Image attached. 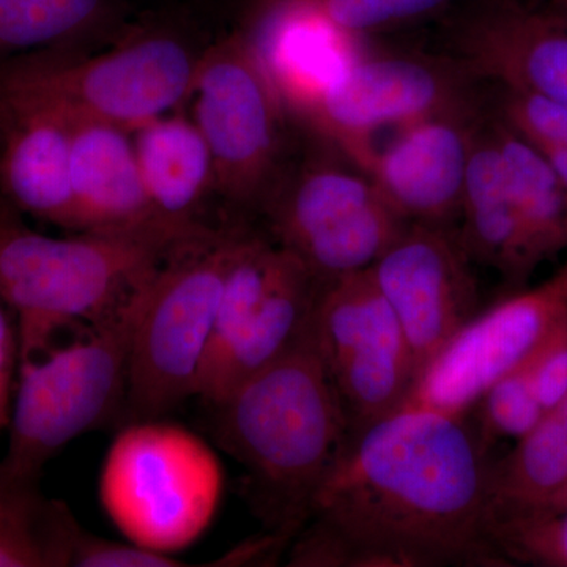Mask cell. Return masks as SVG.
Here are the masks:
<instances>
[{"mask_svg": "<svg viewBox=\"0 0 567 567\" xmlns=\"http://www.w3.org/2000/svg\"><path fill=\"white\" fill-rule=\"evenodd\" d=\"M494 458L468 416L402 406L347 432L292 567H509L488 536Z\"/></svg>", "mask_w": 567, "mask_h": 567, "instance_id": "cell-1", "label": "cell"}, {"mask_svg": "<svg viewBox=\"0 0 567 567\" xmlns=\"http://www.w3.org/2000/svg\"><path fill=\"white\" fill-rule=\"evenodd\" d=\"M210 409L216 445L244 466L254 516L289 548L349 432L312 327Z\"/></svg>", "mask_w": 567, "mask_h": 567, "instance_id": "cell-2", "label": "cell"}, {"mask_svg": "<svg viewBox=\"0 0 567 567\" xmlns=\"http://www.w3.org/2000/svg\"><path fill=\"white\" fill-rule=\"evenodd\" d=\"M177 246L130 235L48 237L0 204V300L17 320L20 357L121 316Z\"/></svg>", "mask_w": 567, "mask_h": 567, "instance_id": "cell-3", "label": "cell"}, {"mask_svg": "<svg viewBox=\"0 0 567 567\" xmlns=\"http://www.w3.org/2000/svg\"><path fill=\"white\" fill-rule=\"evenodd\" d=\"M148 286L110 322L21 354L9 447L0 462L6 472L40 480L43 466L71 440L121 425L134 331Z\"/></svg>", "mask_w": 567, "mask_h": 567, "instance_id": "cell-4", "label": "cell"}, {"mask_svg": "<svg viewBox=\"0 0 567 567\" xmlns=\"http://www.w3.org/2000/svg\"><path fill=\"white\" fill-rule=\"evenodd\" d=\"M224 494L218 454L163 420L123 424L100 472L104 513L128 543L175 557L205 535Z\"/></svg>", "mask_w": 567, "mask_h": 567, "instance_id": "cell-5", "label": "cell"}, {"mask_svg": "<svg viewBox=\"0 0 567 567\" xmlns=\"http://www.w3.org/2000/svg\"><path fill=\"white\" fill-rule=\"evenodd\" d=\"M244 230L199 235L159 265L134 331L121 425L162 420L196 398L224 282Z\"/></svg>", "mask_w": 567, "mask_h": 567, "instance_id": "cell-6", "label": "cell"}, {"mask_svg": "<svg viewBox=\"0 0 567 567\" xmlns=\"http://www.w3.org/2000/svg\"><path fill=\"white\" fill-rule=\"evenodd\" d=\"M322 145L306 162L287 164L260 215L271 240L328 282L368 270L409 221L360 164L331 142Z\"/></svg>", "mask_w": 567, "mask_h": 567, "instance_id": "cell-7", "label": "cell"}, {"mask_svg": "<svg viewBox=\"0 0 567 567\" xmlns=\"http://www.w3.org/2000/svg\"><path fill=\"white\" fill-rule=\"evenodd\" d=\"M196 65L167 35L140 37L95 58L22 59L0 70V107H44L133 133L189 100Z\"/></svg>", "mask_w": 567, "mask_h": 567, "instance_id": "cell-8", "label": "cell"}, {"mask_svg": "<svg viewBox=\"0 0 567 567\" xmlns=\"http://www.w3.org/2000/svg\"><path fill=\"white\" fill-rule=\"evenodd\" d=\"M189 100L210 147L216 193L240 210L262 212L289 164L287 107L245 32L197 59Z\"/></svg>", "mask_w": 567, "mask_h": 567, "instance_id": "cell-9", "label": "cell"}, {"mask_svg": "<svg viewBox=\"0 0 567 567\" xmlns=\"http://www.w3.org/2000/svg\"><path fill=\"white\" fill-rule=\"evenodd\" d=\"M322 282L271 238L245 229L227 271L196 398L218 404L311 330Z\"/></svg>", "mask_w": 567, "mask_h": 567, "instance_id": "cell-10", "label": "cell"}, {"mask_svg": "<svg viewBox=\"0 0 567 567\" xmlns=\"http://www.w3.org/2000/svg\"><path fill=\"white\" fill-rule=\"evenodd\" d=\"M480 82L450 55L350 54L295 114L361 166L385 126L486 110Z\"/></svg>", "mask_w": 567, "mask_h": 567, "instance_id": "cell-11", "label": "cell"}, {"mask_svg": "<svg viewBox=\"0 0 567 567\" xmlns=\"http://www.w3.org/2000/svg\"><path fill=\"white\" fill-rule=\"evenodd\" d=\"M312 333L349 431L404 406L416 382L415 361L368 270L322 282Z\"/></svg>", "mask_w": 567, "mask_h": 567, "instance_id": "cell-12", "label": "cell"}, {"mask_svg": "<svg viewBox=\"0 0 567 567\" xmlns=\"http://www.w3.org/2000/svg\"><path fill=\"white\" fill-rule=\"evenodd\" d=\"M567 312V264L546 282L477 312L417 377L404 406L470 416L488 388L527 363Z\"/></svg>", "mask_w": 567, "mask_h": 567, "instance_id": "cell-13", "label": "cell"}, {"mask_svg": "<svg viewBox=\"0 0 567 567\" xmlns=\"http://www.w3.org/2000/svg\"><path fill=\"white\" fill-rule=\"evenodd\" d=\"M457 229L409 223L368 268L416 365H425L480 312V292Z\"/></svg>", "mask_w": 567, "mask_h": 567, "instance_id": "cell-14", "label": "cell"}, {"mask_svg": "<svg viewBox=\"0 0 567 567\" xmlns=\"http://www.w3.org/2000/svg\"><path fill=\"white\" fill-rule=\"evenodd\" d=\"M447 55L477 81L535 93L567 110V24L511 0L473 7L447 32Z\"/></svg>", "mask_w": 567, "mask_h": 567, "instance_id": "cell-15", "label": "cell"}, {"mask_svg": "<svg viewBox=\"0 0 567 567\" xmlns=\"http://www.w3.org/2000/svg\"><path fill=\"white\" fill-rule=\"evenodd\" d=\"M487 110L440 115L402 126L361 167L405 221L457 229L473 132Z\"/></svg>", "mask_w": 567, "mask_h": 567, "instance_id": "cell-16", "label": "cell"}, {"mask_svg": "<svg viewBox=\"0 0 567 567\" xmlns=\"http://www.w3.org/2000/svg\"><path fill=\"white\" fill-rule=\"evenodd\" d=\"M70 122L76 233L130 235L167 245L192 240L169 233L156 218L130 130L107 122Z\"/></svg>", "mask_w": 567, "mask_h": 567, "instance_id": "cell-17", "label": "cell"}, {"mask_svg": "<svg viewBox=\"0 0 567 567\" xmlns=\"http://www.w3.org/2000/svg\"><path fill=\"white\" fill-rule=\"evenodd\" d=\"M0 188L17 212L76 230L71 183V122L32 106L0 107Z\"/></svg>", "mask_w": 567, "mask_h": 567, "instance_id": "cell-18", "label": "cell"}, {"mask_svg": "<svg viewBox=\"0 0 567 567\" xmlns=\"http://www.w3.org/2000/svg\"><path fill=\"white\" fill-rule=\"evenodd\" d=\"M457 235L473 262L495 268L518 287L539 265L492 134L491 112L473 132Z\"/></svg>", "mask_w": 567, "mask_h": 567, "instance_id": "cell-19", "label": "cell"}, {"mask_svg": "<svg viewBox=\"0 0 567 567\" xmlns=\"http://www.w3.org/2000/svg\"><path fill=\"white\" fill-rule=\"evenodd\" d=\"M133 133L142 182L159 223L181 238L210 233L199 218L216 193L215 163L196 122L164 114Z\"/></svg>", "mask_w": 567, "mask_h": 567, "instance_id": "cell-20", "label": "cell"}, {"mask_svg": "<svg viewBox=\"0 0 567 567\" xmlns=\"http://www.w3.org/2000/svg\"><path fill=\"white\" fill-rule=\"evenodd\" d=\"M567 481V398L544 413L516 446L492 462L488 525L528 516L546 505Z\"/></svg>", "mask_w": 567, "mask_h": 567, "instance_id": "cell-21", "label": "cell"}, {"mask_svg": "<svg viewBox=\"0 0 567 567\" xmlns=\"http://www.w3.org/2000/svg\"><path fill=\"white\" fill-rule=\"evenodd\" d=\"M39 481L0 466V567H71L82 525Z\"/></svg>", "mask_w": 567, "mask_h": 567, "instance_id": "cell-22", "label": "cell"}, {"mask_svg": "<svg viewBox=\"0 0 567 567\" xmlns=\"http://www.w3.org/2000/svg\"><path fill=\"white\" fill-rule=\"evenodd\" d=\"M491 130L502 155L537 262L567 249V192L532 142L491 111Z\"/></svg>", "mask_w": 567, "mask_h": 567, "instance_id": "cell-23", "label": "cell"}, {"mask_svg": "<svg viewBox=\"0 0 567 567\" xmlns=\"http://www.w3.org/2000/svg\"><path fill=\"white\" fill-rule=\"evenodd\" d=\"M106 7L107 0H0V52L74 39L102 20Z\"/></svg>", "mask_w": 567, "mask_h": 567, "instance_id": "cell-24", "label": "cell"}, {"mask_svg": "<svg viewBox=\"0 0 567 567\" xmlns=\"http://www.w3.org/2000/svg\"><path fill=\"white\" fill-rule=\"evenodd\" d=\"M346 39L405 28L436 17L457 0H292Z\"/></svg>", "mask_w": 567, "mask_h": 567, "instance_id": "cell-25", "label": "cell"}, {"mask_svg": "<svg viewBox=\"0 0 567 567\" xmlns=\"http://www.w3.org/2000/svg\"><path fill=\"white\" fill-rule=\"evenodd\" d=\"M472 413L477 434L491 450L502 440L518 442L528 435L546 413L533 386L528 361L488 388Z\"/></svg>", "mask_w": 567, "mask_h": 567, "instance_id": "cell-26", "label": "cell"}, {"mask_svg": "<svg viewBox=\"0 0 567 567\" xmlns=\"http://www.w3.org/2000/svg\"><path fill=\"white\" fill-rule=\"evenodd\" d=\"M488 536L511 566L567 567V507L492 522Z\"/></svg>", "mask_w": 567, "mask_h": 567, "instance_id": "cell-27", "label": "cell"}, {"mask_svg": "<svg viewBox=\"0 0 567 567\" xmlns=\"http://www.w3.org/2000/svg\"><path fill=\"white\" fill-rule=\"evenodd\" d=\"M491 111L535 145L567 148V110L535 93L499 87Z\"/></svg>", "mask_w": 567, "mask_h": 567, "instance_id": "cell-28", "label": "cell"}, {"mask_svg": "<svg viewBox=\"0 0 567 567\" xmlns=\"http://www.w3.org/2000/svg\"><path fill=\"white\" fill-rule=\"evenodd\" d=\"M533 386L544 410L567 398V312L548 331L528 360Z\"/></svg>", "mask_w": 567, "mask_h": 567, "instance_id": "cell-29", "label": "cell"}, {"mask_svg": "<svg viewBox=\"0 0 567 567\" xmlns=\"http://www.w3.org/2000/svg\"><path fill=\"white\" fill-rule=\"evenodd\" d=\"M177 557L158 554L136 544L117 543L81 528L73 548L71 567H178Z\"/></svg>", "mask_w": 567, "mask_h": 567, "instance_id": "cell-30", "label": "cell"}, {"mask_svg": "<svg viewBox=\"0 0 567 567\" xmlns=\"http://www.w3.org/2000/svg\"><path fill=\"white\" fill-rule=\"evenodd\" d=\"M20 364V338L14 316L0 300V434L9 429Z\"/></svg>", "mask_w": 567, "mask_h": 567, "instance_id": "cell-31", "label": "cell"}, {"mask_svg": "<svg viewBox=\"0 0 567 567\" xmlns=\"http://www.w3.org/2000/svg\"><path fill=\"white\" fill-rule=\"evenodd\" d=\"M566 507H567V481L565 484H563L561 488H559L557 494H555L554 496H551L550 499H548L546 505H544L543 507H540L539 511H536V513H533V514L554 513V511L566 509ZM528 516H532V514H528ZM506 520H507V518H506Z\"/></svg>", "mask_w": 567, "mask_h": 567, "instance_id": "cell-32", "label": "cell"}, {"mask_svg": "<svg viewBox=\"0 0 567 567\" xmlns=\"http://www.w3.org/2000/svg\"><path fill=\"white\" fill-rule=\"evenodd\" d=\"M547 13L557 20L566 22L567 24V0H551L550 6L546 9Z\"/></svg>", "mask_w": 567, "mask_h": 567, "instance_id": "cell-33", "label": "cell"}]
</instances>
